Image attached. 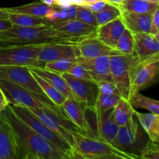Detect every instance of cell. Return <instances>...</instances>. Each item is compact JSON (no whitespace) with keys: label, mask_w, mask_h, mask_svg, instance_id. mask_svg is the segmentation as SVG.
<instances>
[{"label":"cell","mask_w":159,"mask_h":159,"mask_svg":"<svg viewBox=\"0 0 159 159\" xmlns=\"http://www.w3.org/2000/svg\"><path fill=\"white\" fill-rule=\"evenodd\" d=\"M1 113L12 129L19 159H71L69 154L47 141L19 118L10 105Z\"/></svg>","instance_id":"obj_1"},{"label":"cell","mask_w":159,"mask_h":159,"mask_svg":"<svg viewBox=\"0 0 159 159\" xmlns=\"http://www.w3.org/2000/svg\"><path fill=\"white\" fill-rule=\"evenodd\" d=\"M75 43L51 26L23 27L12 25L0 31V46H24L54 43Z\"/></svg>","instance_id":"obj_2"},{"label":"cell","mask_w":159,"mask_h":159,"mask_svg":"<svg viewBox=\"0 0 159 159\" xmlns=\"http://www.w3.org/2000/svg\"><path fill=\"white\" fill-rule=\"evenodd\" d=\"M71 134L73 138L72 159H131L128 155L99 137L83 132L72 131Z\"/></svg>","instance_id":"obj_3"},{"label":"cell","mask_w":159,"mask_h":159,"mask_svg":"<svg viewBox=\"0 0 159 159\" xmlns=\"http://www.w3.org/2000/svg\"><path fill=\"white\" fill-rule=\"evenodd\" d=\"M149 140L134 115L128 124L120 127L111 144L118 150L128 155L131 159H136L141 158V153Z\"/></svg>","instance_id":"obj_4"},{"label":"cell","mask_w":159,"mask_h":159,"mask_svg":"<svg viewBox=\"0 0 159 159\" xmlns=\"http://www.w3.org/2000/svg\"><path fill=\"white\" fill-rule=\"evenodd\" d=\"M110 75L112 82L119 91L122 98L129 100L130 85L134 71L139 63L134 53L131 54H123L116 52L110 56Z\"/></svg>","instance_id":"obj_5"},{"label":"cell","mask_w":159,"mask_h":159,"mask_svg":"<svg viewBox=\"0 0 159 159\" xmlns=\"http://www.w3.org/2000/svg\"><path fill=\"white\" fill-rule=\"evenodd\" d=\"M0 88L6 95L10 105L20 106L29 109L51 107L55 110H61L60 107L54 105L50 99H44L9 81L0 79Z\"/></svg>","instance_id":"obj_6"},{"label":"cell","mask_w":159,"mask_h":159,"mask_svg":"<svg viewBox=\"0 0 159 159\" xmlns=\"http://www.w3.org/2000/svg\"><path fill=\"white\" fill-rule=\"evenodd\" d=\"M29 110L32 111L47 127L68 142L71 148L73 147L71 132H83L65 116L61 110H55L51 107Z\"/></svg>","instance_id":"obj_7"},{"label":"cell","mask_w":159,"mask_h":159,"mask_svg":"<svg viewBox=\"0 0 159 159\" xmlns=\"http://www.w3.org/2000/svg\"><path fill=\"white\" fill-rule=\"evenodd\" d=\"M43 45L0 46V65L43 68V65L37 61Z\"/></svg>","instance_id":"obj_8"},{"label":"cell","mask_w":159,"mask_h":159,"mask_svg":"<svg viewBox=\"0 0 159 159\" xmlns=\"http://www.w3.org/2000/svg\"><path fill=\"white\" fill-rule=\"evenodd\" d=\"M10 107L15 114L23 122L26 123L36 133L43 137L47 141L52 143L56 147L59 148L62 151L69 154L71 159H72L71 147L69 145V144L66 142L61 137H60L55 132L51 130L49 127H47L32 111H30L26 107H20V106L10 105Z\"/></svg>","instance_id":"obj_9"},{"label":"cell","mask_w":159,"mask_h":159,"mask_svg":"<svg viewBox=\"0 0 159 159\" xmlns=\"http://www.w3.org/2000/svg\"><path fill=\"white\" fill-rule=\"evenodd\" d=\"M61 75L69 85L75 100L92 112L94 111L99 93L97 82L89 79H77L67 72Z\"/></svg>","instance_id":"obj_10"},{"label":"cell","mask_w":159,"mask_h":159,"mask_svg":"<svg viewBox=\"0 0 159 159\" xmlns=\"http://www.w3.org/2000/svg\"><path fill=\"white\" fill-rule=\"evenodd\" d=\"M0 79L9 81L44 99H50L39 86L27 66L0 65Z\"/></svg>","instance_id":"obj_11"},{"label":"cell","mask_w":159,"mask_h":159,"mask_svg":"<svg viewBox=\"0 0 159 159\" xmlns=\"http://www.w3.org/2000/svg\"><path fill=\"white\" fill-rule=\"evenodd\" d=\"M158 74L159 58L139 62L134 71L130 85V98L134 93L141 91L155 83L158 80Z\"/></svg>","instance_id":"obj_12"},{"label":"cell","mask_w":159,"mask_h":159,"mask_svg":"<svg viewBox=\"0 0 159 159\" xmlns=\"http://www.w3.org/2000/svg\"><path fill=\"white\" fill-rule=\"evenodd\" d=\"M134 53L139 62L159 58V34L138 33L134 35Z\"/></svg>","instance_id":"obj_13"},{"label":"cell","mask_w":159,"mask_h":159,"mask_svg":"<svg viewBox=\"0 0 159 159\" xmlns=\"http://www.w3.org/2000/svg\"><path fill=\"white\" fill-rule=\"evenodd\" d=\"M79 56L76 43H47L42 46L37 61L44 67L47 62L54 61L65 57H77Z\"/></svg>","instance_id":"obj_14"},{"label":"cell","mask_w":159,"mask_h":159,"mask_svg":"<svg viewBox=\"0 0 159 159\" xmlns=\"http://www.w3.org/2000/svg\"><path fill=\"white\" fill-rule=\"evenodd\" d=\"M51 26L75 43L85 37L96 36V27L82 23L78 19L56 22Z\"/></svg>","instance_id":"obj_15"},{"label":"cell","mask_w":159,"mask_h":159,"mask_svg":"<svg viewBox=\"0 0 159 159\" xmlns=\"http://www.w3.org/2000/svg\"><path fill=\"white\" fill-rule=\"evenodd\" d=\"M78 63L86 68L96 82L101 81L112 82L110 75V56L103 55L94 58H85L79 56L77 57Z\"/></svg>","instance_id":"obj_16"},{"label":"cell","mask_w":159,"mask_h":159,"mask_svg":"<svg viewBox=\"0 0 159 159\" xmlns=\"http://www.w3.org/2000/svg\"><path fill=\"white\" fill-rule=\"evenodd\" d=\"M65 116L83 132L93 134L85 113V106L71 98H66L60 107ZM94 135V134H93ZM96 136V135H95Z\"/></svg>","instance_id":"obj_17"},{"label":"cell","mask_w":159,"mask_h":159,"mask_svg":"<svg viewBox=\"0 0 159 159\" xmlns=\"http://www.w3.org/2000/svg\"><path fill=\"white\" fill-rule=\"evenodd\" d=\"M76 47L79 51V56L85 58H94L103 55L110 56L116 52L114 49L104 44L96 36L81 39L76 42Z\"/></svg>","instance_id":"obj_18"},{"label":"cell","mask_w":159,"mask_h":159,"mask_svg":"<svg viewBox=\"0 0 159 159\" xmlns=\"http://www.w3.org/2000/svg\"><path fill=\"white\" fill-rule=\"evenodd\" d=\"M125 30L121 17L96 27V37L109 48L114 49Z\"/></svg>","instance_id":"obj_19"},{"label":"cell","mask_w":159,"mask_h":159,"mask_svg":"<svg viewBox=\"0 0 159 159\" xmlns=\"http://www.w3.org/2000/svg\"><path fill=\"white\" fill-rule=\"evenodd\" d=\"M113 109L96 113L97 137L111 144L116 138L120 127L116 124L113 115Z\"/></svg>","instance_id":"obj_20"},{"label":"cell","mask_w":159,"mask_h":159,"mask_svg":"<svg viewBox=\"0 0 159 159\" xmlns=\"http://www.w3.org/2000/svg\"><path fill=\"white\" fill-rule=\"evenodd\" d=\"M0 159H19L12 129L0 113Z\"/></svg>","instance_id":"obj_21"},{"label":"cell","mask_w":159,"mask_h":159,"mask_svg":"<svg viewBox=\"0 0 159 159\" xmlns=\"http://www.w3.org/2000/svg\"><path fill=\"white\" fill-rule=\"evenodd\" d=\"M120 11V17L125 28L134 35L138 33H149L153 13H134Z\"/></svg>","instance_id":"obj_22"},{"label":"cell","mask_w":159,"mask_h":159,"mask_svg":"<svg viewBox=\"0 0 159 159\" xmlns=\"http://www.w3.org/2000/svg\"><path fill=\"white\" fill-rule=\"evenodd\" d=\"M30 71H34L39 76L43 78L44 80L49 82L52 86H54L58 92H60L66 98H71L75 100V96L70 89L69 85H68L66 81L65 80L62 75L59 73L54 72V71H49L44 68H40V67H28Z\"/></svg>","instance_id":"obj_23"},{"label":"cell","mask_w":159,"mask_h":159,"mask_svg":"<svg viewBox=\"0 0 159 159\" xmlns=\"http://www.w3.org/2000/svg\"><path fill=\"white\" fill-rule=\"evenodd\" d=\"M134 115L138 118L140 124L148 136L149 139L155 143L159 141V116L152 113H142L136 111L134 109Z\"/></svg>","instance_id":"obj_24"},{"label":"cell","mask_w":159,"mask_h":159,"mask_svg":"<svg viewBox=\"0 0 159 159\" xmlns=\"http://www.w3.org/2000/svg\"><path fill=\"white\" fill-rule=\"evenodd\" d=\"M51 6L44 4L42 0H37L29 4L12 8H6L9 13H22L37 17H45Z\"/></svg>","instance_id":"obj_25"},{"label":"cell","mask_w":159,"mask_h":159,"mask_svg":"<svg viewBox=\"0 0 159 159\" xmlns=\"http://www.w3.org/2000/svg\"><path fill=\"white\" fill-rule=\"evenodd\" d=\"M8 20L12 23V25L23 27H34L52 25V23L44 17H37L22 13H9Z\"/></svg>","instance_id":"obj_26"},{"label":"cell","mask_w":159,"mask_h":159,"mask_svg":"<svg viewBox=\"0 0 159 159\" xmlns=\"http://www.w3.org/2000/svg\"><path fill=\"white\" fill-rule=\"evenodd\" d=\"M134 109L132 107L129 100L120 98L118 103L113 108V115L116 124L120 127L128 124L134 116Z\"/></svg>","instance_id":"obj_27"},{"label":"cell","mask_w":159,"mask_h":159,"mask_svg":"<svg viewBox=\"0 0 159 159\" xmlns=\"http://www.w3.org/2000/svg\"><path fill=\"white\" fill-rule=\"evenodd\" d=\"M159 3L151 2L144 0H124L119 6L120 9L134 13H153L158 8Z\"/></svg>","instance_id":"obj_28"},{"label":"cell","mask_w":159,"mask_h":159,"mask_svg":"<svg viewBox=\"0 0 159 159\" xmlns=\"http://www.w3.org/2000/svg\"><path fill=\"white\" fill-rule=\"evenodd\" d=\"M129 102L134 109H144L150 113L159 116V102L156 99L144 96L140 92L130 96Z\"/></svg>","instance_id":"obj_29"},{"label":"cell","mask_w":159,"mask_h":159,"mask_svg":"<svg viewBox=\"0 0 159 159\" xmlns=\"http://www.w3.org/2000/svg\"><path fill=\"white\" fill-rule=\"evenodd\" d=\"M31 73L34 75V79L37 81V82L38 83L39 86L40 87L43 92L44 93V94L54 102V104L55 106H57V107H61V105L63 104V102H65L66 97L64 96L60 92L57 91L54 86L51 85L49 82H47L46 80L41 78L40 76H39L38 75H37L36 73H34V71H30Z\"/></svg>","instance_id":"obj_30"},{"label":"cell","mask_w":159,"mask_h":159,"mask_svg":"<svg viewBox=\"0 0 159 159\" xmlns=\"http://www.w3.org/2000/svg\"><path fill=\"white\" fill-rule=\"evenodd\" d=\"M96 17V24L98 26L106 24L113 20L119 18L121 16V11L118 6L107 3L106 6L102 11L94 13Z\"/></svg>","instance_id":"obj_31"},{"label":"cell","mask_w":159,"mask_h":159,"mask_svg":"<svg viewBox=\"0 0 159 159\" xmlns=\"http://www.w3.org/2000/svg\"><path fill=\"white\" fill-rule=\"evenodd\" d=\"M120 98L121 96L117 94H105L99 93L93 113H99L110 109H113L118 103Z\"/></svg>","instance_id":"obj_32"},{"label":"cell","mask_w":159,"mask_h":159,"mask_svg":"<svg viewBox=\"0 0 159 159\" xmlns=\"http://www.w3.org/2000/svg\"><path fill=\"white\" fill-rule=\"evenodd\" d=\"M77 57H65V58L58 59L54 61L47 62L43 68L49 71L63 74L68 72L73 66L78 63Z\"/></svg>","instance_id":"obj_33"},{"label":"cell","mask_w":159,"mask_h":159,"mask_svg":"<svg viewBox=\"0 0 159 159\" xmlns=\"http://www.w3.org/2000/svg\"><path fill=\"white\" fill-rule=\"evenodd\" d=\"M115 51L123 54H131L134 53V34L126 29L116 43Z\"/></svg>","instance_id":"obj_34"},{"label":"cell","mask_w":159,"mask_h":159,"mask_svg":"<svg viewBox=\"0 0 159 159\" xmlns=\"http://www.w3.org/2000/svg\"><path fill=\"white\" fill-rule=\"evenodd\" d=\"M76 6V5H75ZM76 19L90 26L97 27L94 12L85 7V6H76Z\"/></svg>","instance_id":"obj_35"},{"label":"cell","mask_w":159,"mask_h":159,"mask_svg":"<svg viewBox=\"0 0 159 159\" xmlns=\"http://www.w3.org/2000/svg\"><path fill=\"white\" fill-rule=\"evenodd\" d=\"M141 158L143 159H159L158 143H155L149 140L148 144L141 153Z\"/></svg>","instance_id":"obj_36"},{"label":"cell","mask_w":159,"mask_h":159,"mask_svg":"<svg viewBox=\"0 0 159 159\" xmlns=\"http://www.w3.org/2000/svg\"><path fill=\"white\" fill-rule=\"evenodd\" d=\"M67 73L71 75L73 77L77 78V79L93 80V77H92L89 71L86 68H84V67L82 66V65H80L79 63L76 64V65H75V66H73Z\"/></svg>","instance_id":"obj_37"},{"label":"cell","mask_w":159,"mask_h":159,"mask_svg":"<svg viewBox=\"0 0 159 159\" xmlns=\"http://www.w3.org/2000/svg\"><path fill=\"white\" fill-rule=\"evenodd\" d=\"M99 87V93H105V94H117L120 95L119 91L115 86L113 82L110 81H101L97 82Z\"/></svg>","instance_id":"obj_38"},{"label":"cell","mask_w":159,"mask_h":159,"mask_svg":"<svg viewBox=\"0 0 159 159\" xmlns=\"http://www.w3.org/2000/svg\"><path fill=\"white\" fill-rule=\"evenodd\" d=\"M149 33L152 35L159 34V8H157L152 14V23H151Z\"/></svg>","instance_id":"obj_39"},{"label":"cell","mask_w":159,"mask_h":159,"mask_svg":"<svg viewBox=\"0 0 159 159\" xmlns=\"http://www.w3.org/2000/svg\"><path fill=\"white\" fill-rule=\"evenodd\" d=\"M107 3L108 2H107L104 0H99V1L95 2L87 3V4L84 5V6L88 8L89 9H90L93 12L96 13V12H99L102 11L106 6Z\"/></svg>","instance_id":"obj_40"},{"label":"cell","mask_w":159,"mask_h":159,"mask_svg":"<svg viewBox=\"0 0 159 159\" xmlns=\"http://www.w3.org/2000/svg\"><path fill=\"white\" fill-rule=\"evenodd\" d=\"M9 105H10L9 100L6 98L5 93H3L2 90L0 88V113L2 112L4 110H6V107Z\"/></svg>","instance_id":"obj_41"},{"label":"cell","mask_w":159,"mask_h":159,"mask_svg":"<svg viewBox=\"0 0 159 159\" xmlns=\"http://www.w3.org/2000/svg\"><path fill=\"white\" fill-rule=\"evenodd\" d=\"M65 9V11L68 13V20H74V19H76V6L75 5L72 4L71 6H68V7L64 8Z\"/></svg>","instance_id":"obj_42"},{"label":"cell","mask_w":159,"mask_h":159,"mask_svg":"<svg viewBox=\"0 0 159 159\" xmlns=\"http://www.w3.org/2000/svg\"><path fill=\"white\" fill-rule=\"evenodd\" d=\"M72 4L71 0H55L54 6L58 8H65Z\"/></svg>","instance_id":"obj_43"},{"label":"cell","mask_w":159,"mask_h":159,"mask_svg":"<svg viewBox=\"0 0 159 159\" xmlns=\"http://www.w3.org/2000/svg\"><path fill=\"white\" fill-rule=\"evenodd\" d=\"M12 26V23L8 19H0V31L9 29Z\"/></svg>","instance_id":"obj_44"},{"label":"cell","mask_w":159,"mask_h":159,"mask_svg":"<svg viewBox=\"0 0 159 159\" xmlns=\"http://www.w3.org/2000/svg\"><path fill=\"white\" fill-rule=\"evenodd\" d=\"M9 14L6 8H0V19H8Z\"/></svg>","instance_id":"obj_45"},{"label":"cell","mask_w":159,"mask_h":159,"mask_svg":"<svg viewBox=\"0 0 159 159\" xmlns=\"http://www.w3.org/2000/svg\"><path fill=\"white\" fill-rule=\"evenodd\" d=\"M124 2V0H108V3H110L112 5L118 6L119 7L121 4Z\"/></svg>","instance_id":"obj_46"},{"label":"cell","mask_w":159,"mask_h":159,"mask_svg":"<svg viewBox=\"0 0 159 159\" xmlns=\"http://www.w3.org/2000/svg\"><path fill=\"white\" fill-rule=\"evenodd\" d=\"M72 3L76 6H84L85 5V2L84 0H71Z\"/></svg>","instance_id":"obj_47"},{"label":"cell","mask_w":159,"mask_h":159,"mask_svg":"<svg viewBox=\"0 0 159 159\" xmlns=\"http://www.w3.org/2000/svg\"><path fill=\"white\" fill-rule=\"evenodd\" d=\"M54 1H55V0H42V2H43L44 4L48 5V6H54Z\"/></svg>","instance_id":"obj_48"},{"label":"cell","mask_w":159,"mask_h":159,"mask_svg":"<svg viewBox=\"0 0 159 159\" xmlns=\"http://www.w3.org/2000/svg\"><path fill=\"white\" fill-rule=\"evenodd\" d=\"M99 1V0H84L85 2V5L87 4V3H92V2H95Z\"/></svg>","instance_id":"obj_49"},{"label":"cell","mask_w":159,"mask_h":159,"mask_svg":"<svg viewBox=\"0 0 159 159\" xmlns=\"http://www.w3.org/2000/svg\"><path fill=\"white\" fill-rule=\"evenodd\" d=\"M144 1L151 2H155V3H159V0H144Z\"/></svg>","instance_id":"obj_50"},{"label":"cell","mask_w":159,"mask_h":159,"mask_svg":"<svg viewBox=\"0 0 159 159\" xmlns=\"http://www.w3.org/2000/svg\"><path fill=\"white\" fill-rule=\"evenodd\" d=\"M104 1H106V2H108V0H104Z\"/></svg>","instance_id":"obj_51"}]
</instances>
